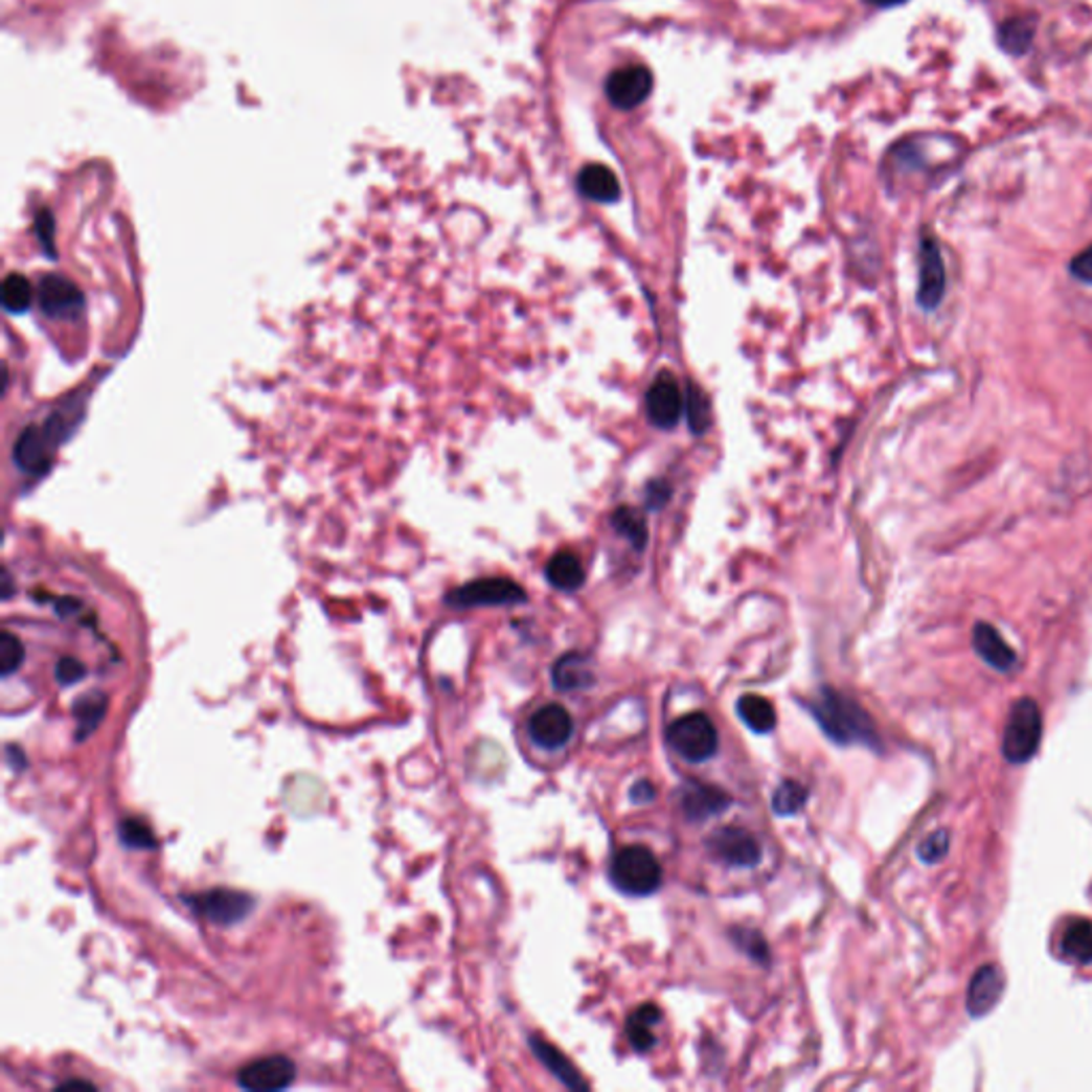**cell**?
<instances>
[{
	"instance_id": "6da1fadb",
	"label": "cell",
	"mask_w": 1092,
	"mask_h": 1092,
	"mask_svg": "<svg viewBox=\"0 0 1092 1092\" xmlns=\"http://www.w3.org/2000/svg\"><path fill=\"white\" fill-rule=\"evenodd\" d=\"M809 711L817 726L837 745H864L868 749H882V738L875 722L864 708L849 696L824 687L809 702Z\"/></svg>"
},
{
	"instance_id": "7a4b0ae2",
	"label": "cell",
	"mask_w": 1092,
	"mask_h": 1092,
	"mask_svg": "<svg viewBox=\"0 0 1092 1092\" xmlns=\"http://www.w3.org/2000/svg\"><path fill=\"white\" fill-rule=\"evenodd\" d=\"M611 880L625 894L646 896L662 886V864L649 847L628 845L611 862Z\"/></svg>"
},
{
	"instance_id": "3957f363",
	"label": "cell",
	"mask_w": 1092,
	"mask_h": 1092,
	"mask_svg": "<svg viewBox=\"0 0 1092 1092\" xmlns=\"http://www.w3.org/2000/svg\"><path fill=\"white\" fill-rule=\"evenodd\" d=\"M1044 720L1040 706L1032 698H1020L1009 711L1005 734H1003V755L1011 764L1028 761L1042 743Z\"/></svg>"
},
{
	"instance_id": "277c9868",
	"label": "cell",
	"mask_w": 1092,
	"mask_h": 1092,
	"mask_svg": "<svg viewBox=\"0 0 1092 1092\" xmlns=\"http://www.w3.org/2000/svg\"><path fill=\"white\" fill-rule=\"evenodd\" d=\"M184 903L188 909H192L199 917L218 924V926H233L246 919L256 901L252 894L231 888H211L197 894L184 896Z\"/></svg>"
},
{
	"instance_id": "5b68a950",
	"label": "cell",
	"mask_w": 1092,
	"mask_h": 1092,
	"mask_svg": "<svg viewBox=\"0 0 1092 1092\" xmlns=\"http://www.w3.org/2000/svg\"><path fill=\"white\" fill-rule=\"evenodd\" d=\"M670 747L687 761H704L713 757L720 747L718 728L711 718L704 713H687L670 724L668 732Z\"/></svg>"
},
{
	"instance_id": "8992f818",
	"label": "cell",
	"mask_w": 1092,
	"mask_h": 1092,
	"mask_svg": "<svg viewBox=\"0 0 1092 1092\" xmlns=\"http://www.w3.org/2000/svg\"><path fill=\"white\" fill-rule=\"evenodd\" d=\"M525 591L510 578H480L455 589L449 595V605L457 609L472 607H508L525 602Z\"/></svg>"
},
{
	"instance_id": "52a82bcc",
	"label": "cell",
	"mask_w": 1092,
	"mask_h": 1092,
	"mask_svg": "<svg viewBox=\"0 0 1092 1092\" xmlns=\"http://www.w3.org/2000/svg\"><path fill=\"white\" fill-rule=\"evenodd\" d=\"M706 851L713 860L736 866L751 868L761 860V847L755 837L738 826H722L706 839Z\"/></svg>"
},
{
	"instance_id": "ba28073f",
	"label": "cell",
	"mask_w": 1092,
	"mask_h": 1092,
	"mask_svg": "<svg viewBox=\"0 0 1092 1092\" xmlns=\"http://www.w3.org/2000/svg\"><path fill=\"white\" fill-rule=\"evenodd\" d=\"M948 287V273L941 248L935 237L926 235L919 242V278H917V303L924 310L939 308Z\"/></svg>"
},
{
	"instance_id": "9c48e42d",
	"label": "cell",
	"mask_w": 1092,
	"mask_h": 1092,
	"mask_svg": "<svg viewBox=\"0 0 1092 1092\" xmlns=\"http://www.w3.org/2000/svg\"><path fill=\"white\" fill-rule=\"evenodd\" d=\"M297 1067L295 1063L285 1054H273L263 1056L258 1061L248 1063L237 1071V1084L244 1090L254 1092H276L285 1090L295 1082Z\"/></svg>"
},
{
	"instance_id": "30bf717a",
	"label": "cell",
	"mask_w": 1092,
	"mask_h": 1092,
	"mask_svg": "<svg viewBox=\"0 0 1092 1092\" xmlns=\"http://www.w3.org/2000/svg\"><path fill=\"white\" fill-rule=\"evenodd\" d=\"M605 92L613 107L623 109V112H632V109L640 107L653 92V75L642 65L617 69L609 75Z\"/></svg>"
},
{
	"instance_id": "8fae6325",
	"label": "cell",
	"mask_w": 1092,
	"mask_h": 1092,
	"mask_svg": "<svg viewBox=\"0 0 1092 1092\" xmlns=\"http://www.w3.org/2000/svg\"><path fill=\"white\" fill-rule=\"evenodd\" d=\"M574 732L572 715L562 704H546L531 715L529 736L542 749H562Z\"/></svg>"
},
{
	"instance_id": "7c38bea8",
	"label": "cell",
	"mask_w": 1092,
	"mask_h": 1092,
	"mask_svg": "<svg viewBox=\"0 0 1092 1092\" xmlns=\"http://www.w3.org/2000/svg\"><path fill=\"white\" fill-rule=\"evenodd\" d=\"M681 412L683 395L677 385V378L664 371L653 380L651 389L646 391V414L655 427L673 429L679 423Z\"/></svg>"
},
{
	"instance_id": "4fadbf2b",
	"label": "cell",
	"mask_w": 1092,
	"mask_h": 1092,
	"mask_svg": "<svg viewBox=\"0 0 1092 1092\" xmlns=\"http://www.w3.org/2000/svg\"><path fill=\"white\" fill-rule=\"evenodd\" d=\"M677 800L689 822H704V819L724 813L732 804V798L724 790L698 781L685 783L679 790Z\"/></svg>"
},
{
	"instance_id": "5bb4252c",
	"label": "cell",
	"mask_w": 1092,
	"mask_h": 1092,
	"mask_svg": "<svg viewBox=\"0 0 1092 1092\" xmlns=\"http://www.w3.org/2000/svg\"><path fill=\"white\" fill-rule=\"evenodd\" d=\"M1005 991V977L999 966L984 964L975 971L966 993V1009L973 1018H984L995 1009Z\"/></svg>"
},
{
	"instance_id": "9a60e30c",
	"label": "cell",
	"mask_w": 1092,
	"mask_h": 1092,
	"mask_svg": "<svg viewBox=\"0 0 1092 1092\" xmlns=\"http://www.w3.org/2000/svg\"><path fill=\"white\" fill-rule=\"evenodd\" d=\"M973 649L991 668L999 673H1009L1018 664L1016 651L1005 642L999 630L991 623L979 621L973 628Z\"/></svg>"
},
{
	"instance_id": "2e32d148",
	"label": "cell",
	"mask_w": 1092,
	"mask_h": 1092,
	"mask_svg": "<svg viewBox=\"0 0 1092 1092\" xmlns=\"http://www.w3.org/2000/svg\"><path fill=\"white\" fill-rule=\"evenodd\" d=\"M39 301L47 316H75L84 308L79 289L63 276H49L41 282Z\"/></svg>"
},
{
	"instance_id": "e0dca14e",
	"label": "cell",
	"mask_w": 1092,
	"mask_h": 1092,
	"mask_svg": "<svg viewBox=\"0 0 1092 1092\" xmlns=\"http://www.w3.org/2000/svg\"><path fill=\"white\" fill-rule=\"evenodd\" d=\"M576 184L581 195L595 203H615L621 197L617 176L607 165H599V162H591V165L583 167Z\"/></svg>"
},
{
	"instance_id": "ac0fdd59",
	"label": "cell",
	"mask_w": 1092,
	"mask_h": 1092,
	"mask_svg": "<svg viewBox=\"0 0 1092 1092\" xmlns=\"http://www.w3.org/2000/svg\"><path fill=\"white\" fill-rule=\"evenodd\" d=\"M595 681L589 655L566 653L553 664V685L560 691H578L591 687Z\"/></svg>"
},
{
	"instance_id": "d6986e66",
	"label": "cell",
	"mask_w": 1092,
	"mask_h": 1092,
	"mask_svg": "<svg viewBox=\"0 0 1092 1092\" xmlns=\"http://www.w3.org/2000/svg\"><path fill=\"white\" fill-rule=\"evenodd\" d=\"M529 1046H531L536 1059H538L546 1069H549V1071H551V1073H553L562 1084H566V1086L572 1088V1090H587V1088H589V1084L581 1077V1073L576 1071V1067H574V1065H572V1063H570V1061H568V1059H566V1056H564L555 1046L546 1044V1042L542 1040V1037H536V1034L529 1037Z\"/></svg>"
},
{
	"instance_id": "ffe728a7",
	"label": "cell",
	"mask_w": 1092,
	"mask_h": 1092,
	"mask_svg": "<svg viewBox=\"0 0 1092 1092\" xmlns=\"http://www.w3.org/2000/svg\"><path fill=\"white\" fill-rule=\"evenodd\" d=\"M662 1020V1011L658 1005H642L638 1007L630 1018L625 1026L628 1042L636 1052H649L655 1046V1034L653 1026Z\"/></svg>"
},
{
	"instance_id": "44dd1931",
	"label": "cell",
	"mask_w": 1092,
	"mask_h": 1092,
	"mask_svg": "<svg viewBox=\"0 0 1092 1092\" xmlns=\"http://www.w3.org/2000/svg\"><path fill=\"white\" fill-rule=\"evenodd\" d=\"M107 693L94 689L79 696L73 704V718L77 722V741H86L103 722L107 713Z\"/></svg>"
},
{
	"instance_id": "7402d4cb",
	"label": "cell",
	"mask_w": 1092,
	"mask_h": 1092,
	"mask_svg": "<svg viewBox=\"0 0 1092 1092\" xmlns=\"http://www.w3.org/2000/svg\"><path fill=\"white\" fill-rule=\"evenodd\" d=\"M736 711H738L741 720L747 724V728L757 734H769L777 726L775 706L761 696H753V693L743 696L736 704Z\"/></svg>"
},
{
	"instance_id": "603a6c76",
	"label": "cell",
	"mask_w": 1092,
	"mask_h": 1092,
	"mask_svg": "<svg viewBox=\"0 0 1092 1092\" xmlns=\"http://www.w3.org/2000/svg\"><path fill=\"white\" fill-rule=\"evenodd\" d=\"M1061 954L1077 964L1092 962V922L1075 919L1067 926L1061 939Z\"/></svg>"
},
{
	"instance_id": "cb8c5ba5",
	"label": "cell",
	"mask_w": 1092,
	"mask_h": 1092,
	"mask_svg": "<svg viewBox=\"0 0 1092 1092\" xmlns=\"http://www.w3.org/2000/svg\"><path fill=\"white\" fill-rule=\"evenodd\" d=\"M546 578L562 591H574L585 583V568L574 553L562 551L546 564Z\"/></svg>"
},
{
	"instance_id": "d4e9b609",
	"label": "cell",
	"mask_w": 1092,
	"mask_h": 1092,
	"mask_svg": "<svg viewBox=\"0 0 1092 1092\" xmlns=\"http://www.w3.org/2000/svg\"><path fill=\"white\" fill-rule=\"evenodd\" d=\"M1034 26L1037 22L1032 18H1011L1003 22L999 28V45L1014 56H1022L1034 39Z\"/></svg>"
},
{
	"instance_id": "484cf974",
	"label": "cell",
	"mask_w": 1092,
	"mask_h": 1092,
	"mask_svg": "<svg viewBox=\"0 0 1092 1092\" xmlns=\"http://www.w3.org/2000/svg\"><path fill=\"white\" fill-rule=\"evenodd\" d=\"M611 521H613V527L623 538H628L634 544V549H638V551L644 549V544H646V523H644L642 515L636 508L621 506V508L615 510Z\"/></svg>"
},
{
	"instance_id": "4316f807",
	"label": "cell",
	"mask_w": 1092,
	"mask_h": 1092,
	"mask_svg": "<svg viewBox=\"0 0 1092 1092\" xmlns=\"http://www.w3.org/2000/svg\"><path fill=\"white\" fill-rule=\"evenodd\" d=\"M730 939L753 962H759V964H769L771 962V950H769L767 939H764L757 931H753V928H745V926L732 928Z\"/></svg>"
},
{
	"instance_id": "83f0119b",
	"label": "cell",
	"mask_w": 1092,
	"mask_h": 1092,
	"mask_svg": "<svg viewBox=\"0 0 1092 1092\" xmlns=\"http://www.w3.org/2000/svg\"><path fill=\"white\" fill-rule=\"evenodd\" d=\"M806 798H809V790L802 783L788 779L773 794V811L781 817L796 815L804 809Z\"/></svg>"
},
{
	"instance_id": "f1b7e54d",
	"label": "cell",
	"mask_w": 1092,
	"mask_h": 1092,
	"mask_svg": "<svg viewBox=\"0 0 1092 1092\" xmlns=\"http://www.w3.org/2000/svg\"><path fill=\"white\" fill-rule=\"evenodd\" d=\"M118 837L129 849L150 851L156 847L154 831L139 817H127L118 824Z\"/></svg>"
},
{
	"instance_id": "f546056e",
	"label": "cell",
	"mask_w": 1092,
	"mask_h": 1092,
	"mask_svg": "<svg viewBox=\"0 0 1092 1092\" xmlns=\"http://www.w3.org/2000/svg\"><path fill=\"white\" fill-rule=\"evenodd\" d=\"M24 658L26 649L18 636L7 630L0 634V675L12 677L14 673H18L24 664Z\"/></svg>"
},
{
	"instance_id": "4dcf8cb0",
	"label": "cell",
	"mask_w": 1092,
	"mask_h": 1092,
	"mask_svg": "<svg viewBox=\"0 0 1092 1092\" xmlns=\"http://www.w3.org/2000/svg\"><path fill=\"white\" fill-rule=\"evenodd\" d=\"M3 303L9 312H26L32 303V287L30 282L24 278V276H18V273H14V276H9L3 285Z\"/></svg>"
},
{
	"instance_id": "1f68e13d",
	"label": "cell",
	"mask_w": 1092,
	"mask_h": 1092,
	"mask_svg": "<svg viewBox=\"0 0 1092 1092\" xmlns=\"http://www.w3.org/2000/svg\"><path fill=\"white\" fill-rule=\"evenodd\" d=\"M708 414H711V410H708L706 395L696 385H689V389H687V418H689V427L693 429L696 435L704 433V429L708 427Z\"/></svg>"
},
{
	"instance_id": "d6a6232c",
	"label": "cell",
	"mask_w": 1092,
	"mask_h": 1092,
	"mask_svg": "<svg viewBox=\"0 0 1092 1092\" xmlns=\"http://www.w3.org/2000/svg\"><path fill=\"white\" fill-rule=\"evenodd\" d=\"M950 849V833L948 831H937L933 835H928L919 845H917V858L926 864H937L939 860L946 858Z\"/></svg>"
},
{
	"instance_id": "836d02e7",
	"label": "cell",
	"mask_w": 1092,
	"mask_h": 1092,
	"mask_svg": "<svg viewBox=\"0 0 1092 1092\" xmlns=\"http://www.w3.org/2000/svg\"><path fill=\"white\" fill-rule=\"evenodd\" d=\"M86 677V666L77 658H63L56 664V681L61 685H75Z\"/></svg>"
},
{
	"instance_id": "e575fe53",
	"label": "cell",
	"mask_w": 1092,
	"mask_h": 1092,
	"mask_svg": "<svg viewBox=\"0 0 1092 1092\" xmlns=\"http://www.w3.org/2000/svg\"><path fill=\"white\" fill-rule=\"evenodd\" d=\"M1069 271H1071L1073 278H1077L1079 282L1092 287V244L1086 246L1079 254H1075L1071 258Z\"/></svg>"
},
{
	"instance_id": "d590c367",
	"label": "cell",
	"mask_w": 1092,
	"mask_h": 1092,
	"mask_svg": "<svg viewBox=\"0 0 1092 1092\" xmlns=\"http://www.w3.org/2000/svg\"><path fill=\"white\" fill-rule=\"evenodd\" d=\"M668 498H670V486L666 482H653L646 488V502H649L651 508L662 506Z\"/></svg>"
},
{
	"instance_id": "8d00e7d4",
	"label": "cell",
	"mask_w": 1092,
	"mask_h": 1092,
	"mask_svg": "<svg viewBox=\"0 0 1092 1092\" xmlns=\"http://www.w3.org/2000/svg\"><path fill=\"white\" fill-rule=\"evenodd\" d=\"M630 798L634 802H651L655 798V788L649 783V781H638L634 783V788L630 790Z\"/></svg>"
},
{
	"instance_id": "74e56055",
	"label": "cell",
	"mask_w": 1092,
	"mask_h": 1092,
	"mask_svg": "<svg viewBox=\"0 0 1092 1092\" xmlns=\"http://www.w3.org/2000/svg\"><path fill=\"white\" fill-rule=\"evenodd\" d=\"M7 759L12 761L14 771H24L26 769V755H24V751L20 747L7 745Z\"/></svg>"
},
{
	"instance_id": "f35d334b",
	"label": "cell",
	"mask_w": 1092,
	"mask_h": 1092,
	"mask_svg": "<svg viewBox=\"0 0 1092 1092\" xmlns=\"http://www.w3.org/2000/svg\"><path fill=\"white\" fill-rule=\"evenodd\" d=\"M864 3H868V5H872V7L890 9V7H898V5L907 3V0H864Z\"/></svg>"
},
{
	"instance_id": "ab89813d",
	"label": "cell",
	"mask_w": 1092,
	"mask_h": 1092,
	"mask_svg": "<svg viewBox=\"0 0 1092 1092\" xmlns=\"http://www.w3.org/2000/svg\"><path fill=\"white\" fill-rule=\"evenodd\" d=\"M59 1088H84V1090H94V1084L86 1082V1079H69V1082H63Z\"/></svg>"
}]
</instances>
